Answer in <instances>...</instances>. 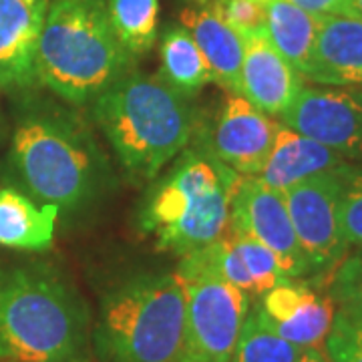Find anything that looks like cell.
<instances>
[{
    "label": "cell",
    "instance_id": "1",
    "mask_svg": "<svg viewBox=\"0 0 362 362\" xmlns=\"http://www.w3.org/2000/svg\"><path fill=\"white\" fill-rule=\"evenodd\" d=\"M0 362H90L87 304L59 272L0 270Z\"/></svg>",
    "mask_w": 362,
    "mask_h": 362
},
{
    "label": "cell",
    "instance_id": "2",
    "mask_svg": "<svg viewBox=\"0 0 362 362\" xmlns=\"http://www.w3.org/2000/svg\"><path fill=\"white\" fill-rule=\"evenodd\" d=\"M93 117L131 177L156 180L187 147L194 115L163 78L129 71L93 99Z\"/></svg>",
    "mask_w": 362,
    "mask_h": 362
},
{
    "label": "cell",
    "instance_id": "3",
    "mask_svg": "<svg viewBox=\"0 0 362 362\" xmlns=\"http://www.w3.org/2000/svg\"><path fill=\"white\" fill-rule=\"evenodd\" d=\"M129 66L105 0H51L35 54L39 83L65 101L87 103Z\"/></svg>",
    "mask_w": 362,
    "mask_h": 362
},
{
    "label": "cell",
    "instance_id": "4",
    "mask_svg": "<svg viewBox=\"0 0 362 362\" xmlns=\"http://www.w3.org/2000/svg\"><path fill=\"white\" fill-rule=\"evenodd\" d=\"M242 175L211 153L185 151L153 185L141 211V226L157 247L187 256L230 232L232 199Z\"/></svg>",
    "mask_w": 362,
    "mask_h": 362
},
{
    "label": "cell",
    "instance_id": "5",
    "mask_svg": "<svg viewBox=\"0 0 362 362\" xmlns=\"http://www.w3.org/2000/svg\"><path fill=\"white\" fill-rule=\"evenodd\" d=\"M183 338V282L177 272H153L107 294L93 340L103 362H180Z\"/></svg>",
    "mask_w": 362,
    "mask_h": 362
},
{
    "label": "cell",
    "instance_id": "6",
    "mask_svg": "<svg viewBox=\"0 0 362 362\" xmlns=\"http://www.w3.org/2000/svg\"><path fill=\"white\" fill-rule=\"evenodd\" d=\"M89 133L66 117L25 119L13 137L16 175L33 197L65 209L83 206L97 192L101 163Z\"/></svg>",
    "mask_w": 362,
    "mask_h": 362
},
{
    "label": "cell",
    "instance_id": "7",
    "mask_svg": "<svg viewBox=\"0 0 362 362\" xmlns=\"http://www.w3.org/2000/svg\"><path fill=\"white\" fill-rule=\"evenodd\" d=\"M175 272L185 290V338L180 362H232L252 298L226 282L199 250L181 256Z\"/></svg>",
    "mask_w": 362,
    "mask_h": 362
},
{
    "label": "cell",
    "instance_id": "8",
    "mask_svg": "<svg viewBox=\"0 0 362 362\" xmlns=\"http://www.w3.org/2000/svg\"><path fill=\"white\" fill-rule=\"evenodd\" d=\"M349 169L344 165L337 171L314 175L282 192L310 274L334 270L349 247L338 221L340 195Z\"/></svg>",
    "mask_w": 362,
    "mask_h": 362
},
{
    "label": "cell",
    "instance_id": "9",
    "mask_svg": "<svg viewBox=\"0 0 362 362\" xmlns=\"http://www.w3.org/2000/svg\"><path fill=\"white\" fill-rule=\"evenodd\" d=\"M286 127L332 149L344 159L362 161V90L302 87L282 113Z\"/></svg>",
    "mask_w": 362,
    "mask_h": 362
},
{
    "label": "cell",
    "instance_id": "10",
    "mask_svg": "<svg viewBox=\"0 0 362 362\" xmlns=\"http://www.w3.org/2000/svg\"><path fill=\"white\" fill-rule=\"evenodd\" d=\"M230 232L250 235L272 250L288 278L296 280L310 274L298 244L284 194L268 187L256 175H242L238 181L230 211Z\"/></svg>",
    "mask_w": 362,
    "mask_h": 362
},
{
    "label": "cell",
    "instance_id": "11",
    "mask_svg": "<svg viewBox=\"0 0 362 362\" xmlns=\"http://www.w3.org/2000/svg\"><path fill=\"white\" fill-rule=\"evenodd\" d=\"M278 125L246 97L232 90L209 135V153L238 175H258Z\"/></svg>",
    "mask_w": 362,
    "mask_h": 362
},
{
    "label": "cell",
    "instance_id": "12",
    "mask_svg": "<svg viewBox=\"0 0 362 362\" xmlns=\"http://www.w3.org/2000/svg\"><path fill=\"white\" fill-rule=\"evenodd\" d=\"M256 306L278 337L300 349H320L337 316L332 298L292 278L262 294Z\"/></svg>",
    "mask_w": 362,
    "mask_h": 362
},
{
    "label": "cell",
    "instance_id": "13",
    "mask_svg": "<svg viewBox=\"0 0 362 362\" xmlns=\"http://www.w3.org/2000/svg\"><path fill=\"white\" fill-rule=\"evenodd\" d=\"M238 93L266 115H282L302 90V75L276 51L266 35L246 37Z\"/></svg>",
    "mask_w": 362,
    "mask_h": 362
},
{
    "label": "cell",
    "instance_id": "14",
    "mask_svg": "<svg viewBox=\"0 0 362 362\" xmlns=\"http://www.w3.org/2000/svg\"><path fill=\"white\" fill-rule=\"evenodd\" d=\"M51 0H0V87H30Z\"/></svg>",
    "mask_w": 362,
    "mask_h": 362
},
{
    "label": "cell",
    "instance_id": "15",
    "mask_svg": "<svg viewBox=\"0 0 362 362\" xmlns=\"http://www.w3.org/2000/svg\"><path fill=\"white\" fill-rule=\"evenodd\" d=\"M304 77L328 87H361L362 18L350 14L320 16L310 66Z\"/></svg>",
    "mask_w": 362,
    "mask_h": 362
},
{
    "label": "cell",
    "instance_id": "16",
    "mask_svg": "<svg viewBox=\"0 0 362 362\" xmlns=\"http://www.w3.org/2000/svg\"><path fill=\"white\" fill-rule=\"evenodd\" d=\"M199 252L226 282L240 288L250 298H259L288 280L276 254L244 233L228 232L216 244Z\"/></svg>",
    "mask_w": 362,
    "mask_h": 362
},
{
    "label": "cell",
    "instance_id": "17",
    "mask_svg": "<svg viewBox=\"0 0 362 362\" xmlns=\"http://www.w3.org/2000/svg\"><path fill=\"white\" fill-rule=\"evenodd\" d=\"M344 165V157L280 123L270 153L256 177L276 192H286L314 175L337 171Z\"/></svg>",
    "mask_w": 362,
    "mask_h": 362
},
{
    "label": "cell",
    "instance_id": "18",
    "mask_svg": "<svg viewBox=\"0 0 362 362\" xmlns=\"http://www.w3.org/2000/svg\"><path fill=\"white\" fill-rule=\"evenodd\" d=\"M181 26L189 30L195 45L206 59L214 81L226 89L238 93L240 71L246 51L244 37L228 25L220 13L207 2L202 8H187L181 13Z\"/></svg>",
    "mask_w": 362,
    "mask_h": 362
},
{
    "label": "cell",
    "instance_id": "19",
    "mask_svg": "<svg viewBox=\"0 0 362 362\" xmlns=\"http://www.w3.org/2000/svg\"><path fill=\"white\" fill-rule=\"evenodd\" d=\"M61 207L37 206L16 189H0V246L25 252L49 250L54 242Z\"/></svg>",
    "mask_w": 362,
    "mask_h": 362
},
{
    "label": "cell",
    "instance_id": "20",
    "mask_svg": "<svg viewBox=\"0 0 362 362\" xmlns=\"http://www.w3.org/2000/svg\"><path fill=\"white\" fill-rule=\"evenodd\" d=\"M320 16L288 0H266V39L304 77L310 66Z\"/></svg>",
    "mask_w": 362,
    "mask_h": 362
},
{
    "label": "cell",
    "instance_id": "21",
    "mask_svg": "<svg viewBox=\"0 0 362 362\" xmlns=\"http://www.w3.org/2000/svg\"><path fill=\"white\" fill-rule=\"evenodd\" d=\"M163 81L183 97L195 95L214 81L199 47L185 26H171L159 40Z\"/></svg>",
    "mask_w": 362,
    "mask_h": 362
},
{
    "label": "cell",
    "instance_id": "22",
    "mask_svg": "<svg viewBox=\"0 0 362 362\" xmlns=\"http://www.w3.org/2000/svg\"><path fill=\"white\" fill-rule=\"evenodd\" d=\"M111 25L131 57L147 52L157 39L159 0H105Z\"/></svg>",
    "mask_w": 362,
    "mask_h": 362
},
{
    "label": "cell",
    "instance_id": "23",
    "mask_svg": "<svg viewBox=\"0 0 362 362\" xmlns=\"http://www.w3.org/2000/svg\"><path fill=\"white\" fill-rule=\"evenodd\" d=\"M304 350L278 337L258 306L252 304L232 362H296Z\"/></svg>",
    "mask_w": 362,
    "mask_h": 362
},
{
    "label": "cell",
    "instance_id": "24",
    "mask_svg": "<svg viewBox=\"0 0 362 362\" xmlns=\"http://www.w3.org/2000/svg\"><path fill=\"white\" fill-rule=\"evenodd\" d=\"M337 312L362 322V250L352 254L334 268L330 294Z\"/></svg>",
    "mask_w": 362,
    "mask_h": 362
},
{
    "label": "cell",
    "instance_id": "25",
    "mask_svg": "<svg viewBox=\"0 0 362 362\" xmlns=\"http://www.w3.org/2000/svg\"><path fill=\"white\" fill-rule=\"evenodd\" d=\"M340 232L346 246L362 250V173L350 168L338 206Z\"/></svg>",
    "mask_w": 362,
    "mask_h": 362
},
{
    "label": "cell",
    "instance_id": "26",
    "mask_svg": "<svg viewBox=\"0 0 362 362\" xmlns=\"http://www.w3.org/2000/svg\"><path fill=\"white\" fill-rule=\"evenodd\" d=\"M209 4L244 39L266 35V2L262 0H211Z\"/></svg>",
    "mask_w": 362,
    "mask_h": 362
},
{
    "label": "cell",
    "instance_id": "27",
    "mask_svg": "<svg viewBox=\"0 0 362 362\" xmlns=\"http://www.w3.org/2000/svg\"><path fill=\"white\" fill-rule=\"evenodd\" d=\"M324 346L330 362H362V322L337 312Z\"/></svg>",
    "mask_w": 362,
    "mask_h": 362
},
{
    "label": "cell",
    "instance_id": "28",
    "mask_svg": "<svg viewBox=\"0 0 362 362\" xmlns=\"http://www.w3.org/2000/svg\"><path fill=\"white\" fill-rule=\"evenodd\" d=\"M262 2H266V0H262ZM288 2L296 4L308 13L318 14V16L344 14V8H346V0H288Z\"/></svg>",
    "mask_w": 362,
    "mask_h": 362
},
{
    "label": "cell",
    "instance_id": "29",
    "mask_svg": "<svg viewBox=\"0 0 362 362\" xmlns=\"http://www.w3.org/2000/svg\"><path fill=\"white\" fill-rule=\"evenodd\" d=\"M296 362H330V358L326 352H322V349H306Z\"/></svg>",
    "mask_w": 362,
    "mask_h": 362
},
{
    "label": "cell",
    "instance_id": "30",
    "mask_svg": "<svg viewBox=\"0 0 362 362\" xmlns=\"http://www.w3.org/2000/svg\"><path fill=\"white\" fill-rule=\"evenodd\" d=\"M344 14H350V16L362 18V0H346V8H344Z\"/></svg>",
    "mask_w": 362,
    "mask_h": 362
}]
</instances>
